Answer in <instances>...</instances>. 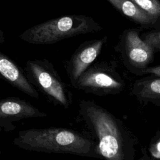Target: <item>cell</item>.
<instances>
[{
    "label": "cell",
    "mask_w": 160,
    "mask_h": 160,
    "mask_svg": "<svg viewBox=\"0 0 160 160\" xmlns=\"http://www.w3.org/2000/svg\"><path fill=\"white\" fill-rule=\"evenodd\" d=\"M79 116L96 138L98 149L105 160H133L135 138L122 122L95 102L82 99Z\"/></svg>",
    "instance_id": "6da1fadb"
},
{
    "label": "cell",
    "mask_w": 160,
    "mask_h": 160,
    "mask_svg": "<svg viewBox=\"0 0 160 160\" xmlns=\"http://www.w3.org/2000/svg\"><path fill=\"white\" fill-rule=\"evenodd\" d=\"M12 143L29 151L101 158L96 141L69 128L50 127L19 131Z\"/></svg>",
    "instance_id": "7a4b0ae2"
},
{
    "label": "cell",
    "mask_w": 160,
    "mask_h": 160,
    "mask_svg": "<svg viewBox=\"0 0 160 160\" xmlns=\"http://www.w3.org/2000/svg\"><path fill=\"white\" fill-rule=\"evenodd\" d=\"M101 27L91 18L72 14L52 19L28 29L19 35L33 44H52L66 38L99 31Z\"/></svg>",
    "instance_id": "3957f363"
},
{
    "label": "cell",
    "mask_w": 160,
    "mask_h": 160,
    "mask_svg": "<svg viewBox=\"0 0 160 160\" xmlns=\"http://www.w3.org/2000/svg\"><path fill=\"white\" fill-rule=\"evenodd\" d=\"M24 70L30 83L51 102L64 109L69 108L72 93L49 61L46 59L28 60Z\"/></svg>",
    "instance_id": "277c9868"
},
{
    "label": "cell",
    "mask_w": 160,
    "mask_h": 160,
    "mask_svg": "<svg viewBox=\"0 0 160 160\" xmlns=\"http://www.w3.org/2000/svg\"><path fill=\"white\" fill-rule=\"evenodd\" d=\"M123 81L105 63L91 64L79 78L73 88L96 96L115 94L121 92Z\"/></svg>",
    "instance_id": "5b68a950"
},
{
    "label": "cell",
    "mask_w": 160,
    "mask_h": 160,
    "mask_svg": "<svg viewBox=\"0 0 160 160\" xmlns=\"http://www.w3.org/2000/svg\"><path fill=\"white\" fill-rule=\"evenodd\" d=\"M46 116V112L20 98L7 97L0 99V131H14L16 128L14 123L21 119Z\"/></svg>",
    "instance_id": "8992f818"
},
{
    "label": "cell",
    "mask_w": 160,
    "mask_h": 160,
    "mask_svg": "<svg viewBox=\"0 0 160 160\" xmlns=\"http://www.w3.org/2000/svg\"><path fill=\"white\" fill-rule=\"evenodd\" d=\"M104 40L86 41L79 45L66 64V70L73 87L81 75L92 64L101 51Z\"/></svg>",
    "instance_id": "52a82bcc"
},
{
    "label": "cell",
    "mask_w": 160,
    "mask_h": 160,
    "mask_svg": "<svg viewBox=\"0 0 160 160\" xmlns=\"http://www.w3.org/2000/svg\"><path fill=\"white\" fill-rule=\"evenodd\" d=\"M0 78L26 95L38 99V90L28 79L24 70L0 51Z\"/></svg>",
    "instance_id": "ba28073f"
},
{
    "label": "cell",
    "mask_w": 160,
    "mask_h": 160,
    "mask_svg": "<svg viewBox=\"0 0 160 160\" xmlns=\"http://www.w3.org/2000/svg\"><path fill=\"white\" fill-rule=\"evenodd\" d=\"M126 49L129 61L135 67L144 68L152 60V47L141 40L135 31L128 32Z\"/></svg>",
    "instance_id": "9c48e42d"
},
{
    "label": "cell",
    "mask_w": 160,
    "mask_h": 160,
    "mask_svg": "<svg viewBox=\"0 0 160 160\" xmlns=\"http://www.w3.org/2000/svg\"><path fill=\"white\" fill-rule=\"evenodd\" d=\"M132 92L139 101L160 106V77H147L136 81Z\"/></svg>",
    "instance_id": "30bf717a"
},
{
    "label": "cell",
    "mask_w": 160,
    "mask_h": 160,
    "mask_svg": "<svg viewBox=\"0 0 160 160\" xmlns=\"http://www.w3.org/2000/svg\"><path fill=\"white\" fill-rule=\"evenodd\" d=\"M124 15L133 21L142 24L152 23L157 19L138 6L132 0H108Z\"/></svg>",
    "instance_id": "8fae6325"
},
{
    "label": "cell",
    "mask_w": 160,
    "mask_h": 160,
    "mask_svg": "<svg viewBox=\"0 0 160 160\" xmlns=\"http://www.w3.org/2000/svg\"><path fill=\"white\" fill-rule=\"evenodd\" d=\"M138 6L154 17L160 16V1L159 0H132Z\"/></svg>",
    "instance_id": "7c38bea8"
},
{
    "label": "cell",
    "mask_w": 160,
    "mask_h": 160,
    "mask_svg": "<svg viewBox=\"0 0 160 160\" xmlns=\"http://www.w3.org/2000/svg\"><path fill=\"white\" fill-rule=\"evenodd\" d=\"M149 152L152 159L160 160V132H157L151 142Z\"/></svg>",
    "instance_id": "4fadbf2b"
},
{
    "label": "cell",
    "mask_w": 160,
    "mask_h": 160,
    "mask_svg": "<svg viewBox=\"0 0 160 160\" xmlns=\"http://www.w3.org/2000/svg\"><path fill=\"white\" fill-rule=\"evenodd\" d=\"M142 72L146 74H152L154 76L160 77V65L154 67L146 68L144 70H142Z\"/></svg>",
    "instance_id": "5bb4252c"
},
{
    "label": "cell",
    "mask_w": 160,
    "mask_h": 160,
    "mask_svg": "<svg viewBox=\"0 0 160 160\" xmlns=\"http://www.w3.org/2000/svg\"><path fill=\"white\" fill-rule=\"evenodd\" d=\"M149 37V39H148V41H151V42L156 41V42H155V45L158 47H160V32L155 33L154 34H151ZM151 42H149V44Z\"/></svg>",
    "instance_id": "9a60e30c"
},
{
    "label": "cell",
    "mask_w": 160,
    "mask_h": 160,
    "mask_svg": "<svg viewBox=\"0 0 160 160\" xmlns=\"http://www.w3.org/2000/svg\"><path fill=\"white\" fill-rule=\"evenodd\" d=\"M138 160H154V159H150V158L148 156V155L145 151V152H144V156L142 158H141L140 159H139Z\"/></svg>",
    "instance_id": "2e32d148"
},
{
    "label": "cell",
    "mask_w": 160,
    "mask_h": 160,
    "mask_svg": "<svg viewBox=\"0 0 160 160\" xmlns=\"http://www.w3.org/2000/svg\"><path fill=\"white\" fill-rule=\"evenodd\" d=\"M0 154H1V151H0Z\"/></svg>",
    "instance_id": "e0dca14e"
}]
</instances>
